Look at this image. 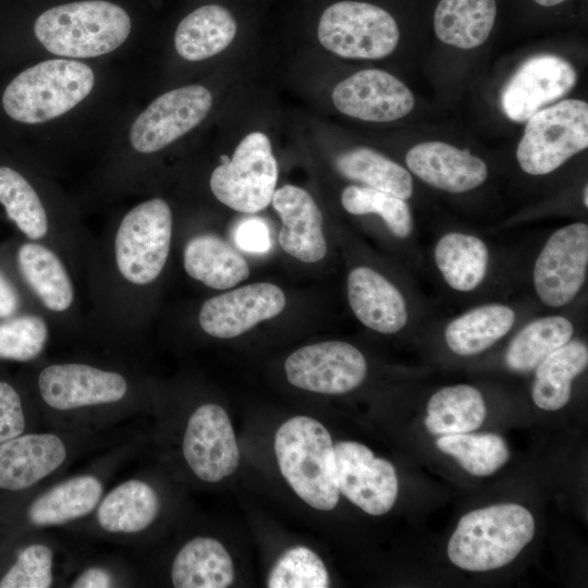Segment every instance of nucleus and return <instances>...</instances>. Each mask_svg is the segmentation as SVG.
Masks as SVG:
<instances>
[{"label":"nucleus","mask_w":588,"mask_h":588,"mask_svg":"<svg viewBox=\"0 0 588 588\" xmlns=\"http://www.w3.org/2000/svg\"><path fill=\"white\" fill-rule=\"evenodd\" d=\"M172 238V210L160 197L133 206L95 237L83 274L90 304L86 324L106 334L137 333L147 321Z\"/></svg>","instance_id":"f257e3e1"},{"label":"nucleus","mask_w":588,"mask_h":588,"mask_svg":"<svg viewBox=\"0 0 588 588\" xmlns=\"http://www.w3.org/2000/svg\"><path fill=\"white\" fill-rule=\"evenodd\" d=\"M280 471L308 505L331 511L339 502L334 444L326 427L308 416H294L274 436Z\"/></svg>","instance_id":"f03ea898"},{"label":"nucleus","mask_w":588,"mask_h":588,"mask_svg":"<svg viewBox=\"0 0 588 588\" xmlns=\"http://www.w3.org/2000/svg\"><path fill=\"white\" fill-rule=\"evenodd\" d=\"M535 520L516 503L491 505L465 514L448 544V555L456 566L486 572L511 563L531 541Z\"/></svg>","instance_id":"7ed1b4c3"},{"label":"nucleus","mask_w":588,"mask_h":588,"mask_svg":"<svg viewBox=\"0 0 588 588\" xmlns=\"http://www.w3.org/2000/svg\"><path fill=\"white\" fill-rule=\"evenodd\" d=\"M131 28L126 11L105 0L53 7L34 24L36 38L49 52L71 58L107 54L127 39Z\"/></svg>","instance_id":"20e7f679"},{"label":"nucleus","mask_w":588,"mask_h":588,"mask_svg":"<svg viewBox=\"0 0 588 588\" xmlns=\"http://www.w3.org/2000/svg\"><path fill=\"white\" fill-rule=\"evenodd\" d=\"M95 76L79 61L52 59L35 64L15 76L2 95L5 113L13 120L37 124L73 109L91 91Z\"/></svg>","instance_id":"39448f33"},{"label":"nucleus","mask_w":588,"mask_h":588,"mask_svg":"<svg viewBox=\"0 0 588 588\" xmlns=\"http://www.w3.org/2000/svg\"><path fill=\"white\" fill-rule=\"evenodd\" d=\"M588 147V103L561 100L532 114L516 150L522 170L548 174Z\"/></svg>","instance_id":"423d86ee"},{"label":"nucleus","mask_w":588,"mask_h":588,"mask_svg":"<svg viewBox=\"0 0 588 588\" xmlns=\"http://www.w3.org/2000/svg\"><path fill=\"white\" fill-rule=\"evenodd\" d=\"M278 181V164L269 138L260 132L246 135L231 159L211 173L213 196L226 207L256 213L272 200Z\"/></svg>","instance_id":"0eeeda50"},{"label":"nucleus","mask_w":588,"mask_h":588,"mask_svg":"<svg viewBox=\"0 0 588 588\" xmlns=\"http://www.w3.org/2000/svg\"><path fill=\"white\" fill-rule=\"evenodd\" d=\"M320 44L350 59H381L400 39L399 26L385 10L367 2L340 1L328 7L318 24Z\"/></svg>","instance_id":"6e6552de"},{"label":"nucleus","mask_w":588,"mask_h":588,"mask_svg":"<svg viewBox=\"0 0 588 588\" xmlns=\"http://www.w3.org/2000/svg\"><path fill=\"white\" fill-rule=\"evenodd\" d=\"M15 266L37 310L50 326L83 327L74 273L64 258L52 247L25 238L15 250Z\"/></svg>","instance_id":"1a4fd4ad"},{"label":"nucleus","mask_w":588,"mask_h":588,"mask_svg":"<svg viewBox=\"0 0 588 588\" xmlns=\"http://www.w3.org/2000/svg\"><path fill=\"white\" fill-rule=\"evenodd\" d=\"M212 105L210 91L188 85L156 98L133 122L130 144L139 154L157 152L197 126Z\"/></svg>","instance_id":"9d476101"},{"label":"nucleus","mask_w":588,"mask_h":588,"mask_svg":"<svg viewBox=\"0 0 588 588\" xmlns=\"http://www.w3.org/2000/svg\"><path fill=\"white\" fill-rule=\"evenodd\" d=\"M284 369L289 382L296 388L322 394H343L364 381L367 363L352 344L326 341L293 352L286 358Z\"/></svg>","instance_id":"9b49d317"},{"label":"nucleus","mask_w":588,"mask_h":588,"mask_svg":"<svg viewBox=\"0 0 588 588\" xmlns=\"http://www.w3.org/2000/svg\"><path fill=\"white\" fill-rule=\"evenodd\" d=\"M588 265V225L573 223L555 231L534 268L538 297L548 306L568 304L581 289Z\"/></svg>","instance_id":"f8f14e48"},{"label":"nucleus","mask_w":588,"mask_h":588,"mask_svg":"<svg viewBox=\"0 0 588 588\" xmlns=\"http://www.w3.org/2000/svg\"><path fill=\"white\" fill-rule=\"evenodd\" d=\"M37 387L44 402L59 411L117 403L130 389L121 372L84 363L44 367L38 373Z\"/></svg>","instance_id":"ddd939ff"},{"label":"nucleus","mask_w":588,"mask_h":588,"mask_svg":"<svg viewBox=\"0 0 588 588\" xmlns=\"http://www.w3.org/2000/svg\"><path fill=\"white\" fill-rule=\"evenodd\" d=\"M339 491L370 515H383L394 505L399 482L393 465L355 441L334 444Z\"/></svg>","instance_id":"4468645a"},{"label":"nucleus","mask_w":588,"mask_h":588,"mask_svg":"<svg viewBox=\"0 0 588 588\" xmlns=\"http://www.w3.org/2000/svg\"><path fill=\"white\" fill-rule=\"evenodd\" d=\"M183 455L201 480L218 482L232 475L240 464V451L226 412L217 404L197 407L188 418Z\"/></svg>","instance_id":"2eb2a0df"},{"label":"nucleus","mask_w":588,"mask_h":588,"mask_svg":"<svg viewBox=\"0 0 588 588\" xmlns=\"http://www.w3.org/2000/svg\"><path fill=\"white\" fill-rule=\"evenodd\" d=\"M285 306L283 291L275 284H248L205 301L197 321L210 336L231 339L260 321L278 316Z\"/></svg>","instance_id":"dca6fc26"},{"label":"nucleus","mask_w":588,"mask_h":588,"mask_svg":"<svg viewBox=\"0 0 588 588\" xmlns=\"http://www.w3.org/2000/svg\"><path fill=\"white\" fill-rule=\"evenodd\" d=\"M576 79L574 68L563 58L531 57L506 83L501 97L503 111L512 121H527L544 106L564 97Z\"/></svg>","instance_id":"f3484780"},{"label":"nucleus","mask_w":588,"mask_h":588,"mask_svg":"<svg viewBox=\"0 0 588 588\" xmlns=\"http://www.w3.org/2000/svg\"><path fill=\"white\" fill-rule=\"evenodd\" d=\"M335 108L350 117L371 122H390L408 114L415 98L392 74L363 70L340 82L333 89Z\"/></svg>","instance_id":"a211bd4d"},{"label":"nucleus","mask_w":588,"mask_h":588,"mask_svg":"<svg viewBox=\"0 0 588 588\" xmlns=\"http://www.w3.org/2000/svg\"><path fill=\"white\" fill-rule=\"evenodd\" d=\"M271 203L282 221L281 248L304 262L321 260L327 254V243L322 215L311 195L295 185H284L274 191Z\"/></svg>","instance_id":"6ab92c4d"},{"label":"nucleus","mask_w":588,"mask_h":588,"mask_svg":"<svg viewBox=\"0 0 588 588\" xmlns=\"http://www.w3.org/2000/svg\"><path fill=\"white\" fill-rule=\"evenodd\" d=\"M406 164L425 183L450 193L471 191L488 176L482 159L443 142L415 145L406 155Z\"/></svg>","instance_id":"aec40b11"},{"label":"nucleus","mask_w":588,"mask_h":588,"mask_svg":"<svg viewBox=\"0 0 588 588\" xmlns=\"http://www.w3.org/2000/svg\"><path fill=\"white\" fill-rule=\"evenodd\" d=\"M66 458L63 441L52 433L14 437L0 443V489H27L57 470Z\"/></svg>","instance_id":"412c9836"},{"label":"nucleus","mask_w":588,"mask_h":588,"mask_svg":"<svg viewBox=\"0 0 588 588\" xmlns=\"http://www.w3.org/2000/svg\"><path fill=\"white\" fill-rule=\"evenodd\" d=\"M347 298L357 319L377 332L392 334L407 322L406 304L401 292L370 268L357 267L350 272Z\"/></svg>","instance_id":"4be33fe9"},{"label":"nucleus","mask_w":588,"mask_h":588,"mask_svg":"<svg viewBox=\"0 0 588 588\" xmlns=\"http://www.w3.org/2000/svg\"><path fill=\"white\" fill-rule=\"evenodd\" d=\"M182 257L186 274L210 289H230L249 275L244 257L212 233L192 235L184 244Z\"/></svg>","instance_id":"5701e85b"},{"label":"nucleus","mask_w":588,"mask_h":588,"mask_svg":"<svg viewBox=\"0 0 588 588\" xmlns=\"http://www.w3.org/2000/svg\"><path fill=\"white\" fill-rule=\"evenodd\" d=\"M171 579L176 588H226L234 581V566L220 541L196 537L175 555Z\"/></svg>","instance_id":"b1692460"},{"label":"nucleus","mask_w":588,"mask_h":588,"mask_svg":"<svg viewBox=\"0 0 588 588\" xmlns=\"http://www.w3.org/2000/svg\"><path fill=\"white\" fill-rule=\"evenodd\" d=\"M235 34L236 22L229 10L218 4H206L179 23L174 46L183 59L200 61L224 50Z\"/></svg>","instance_id":"393cba45"},{"label":"nucleus","mask_w":588,"mask_h":588,"mask_svg":"<svg viewBox=\"0 0 588 588\" xmlns=\"http://www.w3.org/2000/svg\"><path fill=\"white\" fill-rule=\"evenodd\" d=\"M495 16V0H440L433 15L434 33L446 45L474 49L488 39Z\"/></svg>","instance_id":"a878e982"},{"label":"nucleus","mask_w":588,"mask_h":588,"mask_svg":"<svg viewBox=\"0 0 588 588\" xmlns=\"http://www.w3.org/2000/svg\"><path fill=\"white\" fill-rule=\"evenodd\" d=\"M102 495L101 482L91 475L64 480L35 499L27 511L36 526L61 525L88 515Z\"/></svg>","instance_id":"bb28decb"},{"label":"nucleus","mask_w":588,"mask_h":588,"mask_svg":"<svg viewBox=\"0 0 588 588\" xmlns=\"http://www.w3.org/2000/svg\"><path fill=\"white\" fill-rule=\"evenodd\" d=\"M159 498L148 483L131 479L112 489L100 502L97 520L109 532L133 534L156 519Z\"/></svg>","instance_id":"cd10ccee"},{"label":"nucleus","mask_w":588,"mask_h":588,"mask_svg":"<svg viewBox=\"0 0 588 588\" xmlns=\"http://www.w3.org/2000/svg\"><path fill=\"white\" fill-rule=\"evenodd\" d=\"M588 364V348L580 340H573L548 355L536 367L532 400L544 411H558L571 397L572 381Z\"/></svg>","instance_id":"c85d7f7f"},{"label":"nucleus","mask_w":588,"mask_h":588,"mask_svg":"<svg viewBox=\"0 0 588 588\" xmlns=\"http://www.w3.org/2000/svg\"><path fill=\"white\" fill-rule=\"evenodd\" d=\"M514 321L515 314L510 307L483 305L452 320L444 331L445 342L457 355H476L504 336Z\"/></svg>","instance_id":"c756f323"},{"label":"nucleus","mask_w":588,"mask_h":588,"mask_svg":"<svg viewBox=\"0 0 588 588\" xmlns=\"http://www.w3.org/2000/svg\"><path fill=\"white\" fill-rule=\"evenodd\" d=\"M486 414L483 397L476 388L445 387L430 397L425 426L436 436L465 433L479 428Z\"/></svg>","instance_id":"7c9ffc66"},{"label":"nucleus","mask_w":588,"mask_h":588,"mask_svg":"<svg viewBox=\"0 0 588 588\" xmlns=\"http://www.w3.org/2000/svg\"><path fill=\"white\" fill-rule=\"evenodd\" d=\"M488 258V248L480 238L458 232L443 235L434 248L436 264L444 280L462 292H469L482 282Z\"/></svg>","instance_id":"2f4dec72"},{"label":"nucleus","mask_w":588,"mask_h":588,"mask_svg":"<svg viewBox=\"0 0 588 588\" xmlns=\"http://www.w3.org/2000/svg\"><path fill=\"white\" fill-rule=\"evenodd\" d=\"M573 332L572 322L561 316L531 321L510 343L505 353L506 366L518 372L536 368L548 355L567 343Z\"/></svg>","instance_id":"473e14b6"},{"label":"nucleus","mask_w":588,"mask_h":588,"mask_svg":"<svg viewBox=\"0 0 588 588\" xmlns=\"http://www.w3.org/2000/svg\"><path fill=\"white\" fill-rule=\"evenodd\" d=\"M336 168L344 176L363 182L369 187L408 199L413 194V179L402 166L382 154L357 147L336 158Z\"/></svg>","instance_id":"72a5a7b5"},{"label":"nucleus","mask_w":588,"mask_h":588,"mask_svg":"<svg viewBox=\"0 0 588 588\" xmlns=\"http://www.w3.org/2000/svg\"><path fill=\"white\" fill-rule=\"evenodd\" d=\"M437 446L453 456L458 464L474 476H489L509 460L505 441L495 433H455L441 436Z\"/></svg>","instance_id":"f704fd0d"},{"label":"nucleus","mask_w":588,"mask_h":588,"mask_svg":"<svg viewBox=\"0 0 588 588\" xmlns=\"http://www.w3.org/2000/svg\"><path fill=\"white\" fill-rule=\"evenodd\" d=\"M50 336V323L38 310L0 320V359L30 362L39 357Z\"/></svg>","instance_id":"c9c22d12"},{"label":"nucleus","mask_w":588,"mask_h":588,"mask_svg":"<svg viewBox=\"0 0 588 588\" xmlns=\"http://www.w3.org/2000/svg\"><path fill=\"white\" fill-rule=\"evenodd\" d=\"M341 203L352 215H379L396 237L404 238L412 232V215L402 198L371 187L351 185L342 192Z\"/></svg>","instance_id":"e433bc0d"},{"label":"nucleus","mask_w":588,"mask_h":588,"mask_svg":"<svg viewBox=\"0 0 588 588\" xmlns=\"http://www.w3.org/2000/svg\"><path fill=\"white\" fill-rule=\"evenodd\" d=\"M329 585L324 563L311 549L304 546L284 551L267 579L269 588H326Z\"/></svg>","instance_id":"4c0bfd02"},{"label":"nucleus","mask_w":588,"mask_h":588,"mask_svg":"<svg viewBox=\"0 0 588 588\" xmlns=\"http://www.w3.org/2000/svg\"><path fill=\"white\" fill-rule=\"evenodd\" d=\"M52 550L35 543L25 548L0 580V588H48L52 584Z\"/></svg>","instance_id":"58836bf2"},{"label":"nucleus","mask_w":588,"mask_h":588,"mask_svg":"<svg viewBox=\"0 0 588 588\" xmlns=\"http://www.w3.org/2000/svg\"><path fill=\"white\" fill-rule=\"evenodd\" d=\"M24 429L21 397L10 383L0 381V443L22 434Z\"/></svg>","instance_id":"ea45409f"},{"label":"nucleus","mask_w":588,"mask_h":588,"mask_svg":"<svg viewBox=\"0 0 588 588\" xmlns=\"http://www.w3.org/2000/svg\"><path fill=\"white\" fill-rule=\"evenodd\" d=\"M232 238L240 249L252 254H265L272 245L270 230L259 218H247L237 223Z\"/></svg>","instance_id":"a19ab883"},{"label":"nucleus","mask_w":588,"mask_h":588,"mask_svg":"<svg viewBox=\"0 0 588 588\" xmlns=\"http://www.w3.org/2000/svg\"><path fill=\"white\" fill-rule=\"evenodd\" d=\"M23 296L12 279L0 268V320L23 310Z\"/></svg>","instance_id":"79ce46f5"},{"label":"nucleus","mask_w":588,"mask_h":588,"mask_svg":"<svg viewBox=\"0 0 588 588\" xmlns=\"http://www.w3.org/2000/svg\"><path fill=\"white\" fill-rule=\"evenodd\" d=\"M112 586V576L101 567H89L72 584L74 588H108Z\"/></svg>","instance_id":"37998d69"},{"label":"nucleus","mask_w":588,"mask_h":588,"mask_svg":"<svg viewBox=\"0 0 588 588\" xmlns=\"http://www.w3.org/2000/svg\"><path fill=\"white\" fill-rule=\"evenodd\" d=\"M534 1L542 7H554L564 2L565 0H534Z\"/></svg>","instance_id":"c03bdc74"},{"label":"nucleus","mask_w":588,"mask_h":588,"mask_svg":"<svg viewBox=\"0 0 588 588\" xmlns=\"http://www.w3.org/2000/svg\"><path fill=\"white\" fill-rule=\"evenodd\" d=\"M583 201H584V205L587 207L588 206V187L587 186H585L584 188Z\"/></svg>","instance_id":"a18cd8bd"}]
</instances>
